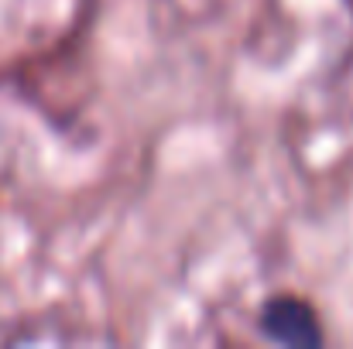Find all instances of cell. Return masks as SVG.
<instances>
[{
  "mask_svg": "<svg viewBox=\"0 0 353 349\" xmlns=\"http://www.w3.org/2000/svg\"><path fill=\"white\" fill-rule=\"evenodd\" d=\"M261 332L292 349H316L323 343V326H319L312 305L295 298V295H281V298H271L264 305Z\"/></svg>",
  "mask_w": 353,
  "mask_h": 349,
  "instance_id": "cell-1",
  "label": "cell"
}]
</instances>
